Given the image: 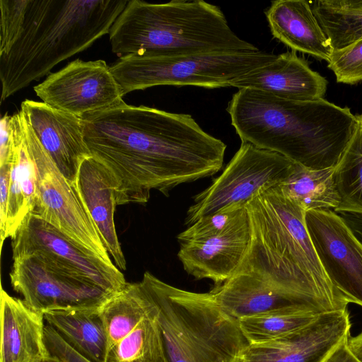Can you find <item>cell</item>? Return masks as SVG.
Here are the masks:
<instances>
[{
    "mask_svg": "<svg viewBox=\"0 0 362 362\" xmlns=\"http://www.w3.org/2000/svg\"><path fill=\"white\" fill-rule=\"evenodd\" d=\"M75 185L115 266L125 270L126 259L115 224L117 205L113 177L103 164L90 156L81 164Z\"/></svg>",
    "mask_w": 362,
    "mask_h": 362,
    "instance_id": "obj_20",
    "label": "cell"
},
{
    "mask_svg": "<svg viewBox=\"0 0 362 362\" xmlns=\"http://www.w3.org/2000/svg\"><path fill=\"white\" fill-rule=\"evenodd\" d=\"M294 163L277 153L250 143L241 145L223 173L194 197L185 221L190 226L199 218L235 205H244L261 193L279 185Z\"/></svg>",
    "mask_w": 362,
    "mask_h": 362,
    "instance_id": "obj_10",
    "label": "cell"
},
{
    "mask_svg": "<svg viewBox=\"0 0 362 362\" xmlns=\"http://www.w3.org/2000/svg\"><path fill=\"white\" fill-rule=\"evenodd\" d=\"M264 13L274 37L293 51L329 62L333 49L308 2L273 1Z\"/></svg>",
    "mask_w": 362,
    "mask_h": 362,
    "instance_id": "obj_22",
    "label": "cell"
},
{
    "mask_svg": "<svg viewBox=\"0 0 362 362\" xmlns=\"http://www.w3.org/2000/svg\"><path fill=\"white\" fill-rule=\"evenodd\" d=\"M334 167L310 169L298 163L279 189L306 212L311 210L336 211L340 204L334 178Z\"/></svg>",
    "mask_w": 362,
    "mask_h": 362,
    "instance_id": "obj_25",
    "label": "cell"
},
{
    "mask_svg": "<svg viewBox=\"0 0 362 362\" xmlns=\"http://www.w3.org/2000/svg\"><path fill=\"white\" fill-rule=\"evenodd\" d=\"M45 343L49 356L62 362H92L70 347L47 324L45 326Z\"/></svg>",
    "mask_w": 362,
    "mask_h": 362,
    "instance_id": "obj_32",
    "label": "cell"
},
{
    "mask_svg": "<svg viewBox=\"0 0 362 362\" xmlns=\"http://www.w3.org/2000/svg\"><path fill=\"white\" fill-rule=\"evenodd\" d=\"M210 292L221 308L237 320L280 313L329 312L315 301L280 290L250 274L235 273Z\"/></svg>",
    "mask_w": 362,
    "mask_h": 362,
    "instance_id": "obj_17",
    "label": "cell"
},
{
    "mask_svg": "<svg viewBox=\"0 0 362 362\" xmlns=\"http://www.w3.org/2000/svg\"><path fill=\"white\" fill-rule=\"evenodd\" d=\"M347 308L321 313L305 327L282 338L249 344L237 362H325L350 337Z\"/></svg>",
    "mask_w": 362,
    "mask_h": 362,
    "instance_id": "obj_15",
    "label": "cell"
},
{
    "mask_svg": "<svg viewBox=\"0 0 362 362\" xmlns=\"http://www.w3.org/2000/svg\"><path fill=\"white\" fill-rule=\"evenodd\" d=\"M328 68L337 81L346 84L362 82V39L339 49H333Z\"/></svg>",
    "mask_w": 362,
    "mask_h": 362,
    "instance_id": "obj_30",
    "label": "cell"
},
{
    "mask_svg": "<svg viewBox=\"0 0 362 362\" xmlns=\"http://www.w3.org/2000/svg\"><path fill=\"white\" fill-rule=\"evenodd\" d=\"M327 86V81L293 51L276 55L272 62L240 76L230 86L255 89L287 100L310 101L323 98Z\"/></svg>",
    "mask_w": 362,
    "mask_h": 362,
    "instance_id": "obj_19",
    "label": "cell"
},
{
    "mask_svg": "<svg viewBox=\"0 0 362 362\" xmlns=\"http://www.w3.org/2000/svg\"><path fill=\"white\" fill-rule=\"evenodd\" d=\"M226 110L241 142L314 170L337 164L358 123L349 107L324 98L291 100L251 88L238 89Z\"/></svg>",
    "mask_w": 362,
    "mask_h": 362,
    "instance_id": "obj_2",
    "label": "cell"
},
{
    "mask_svg": "<svg viewBox=\"0 0 362 362\" xmlns=\"http://www.w3.org/2000/svg\"><path fill=\"white\" fill-rule=\"evenodd\" d=\"M321 313H280L238 320L249 344H260L289 335L310 324Z\"/></svg>",
    "mask_w": 362,
    "mask_h": 362,
    "instance_id": "obj_29",
    "label": "cell"
},
{
    "mask_svg": "<svg viewBox=\"0 0 362 362\" xmlns=\"http://www.w3.org/2000/svg\"><path fill=\"white\" fill-rule=\"evenodd\" d=\"M44 317L78 354L92 362H106L109 346L100 307L52 310Z\"/></svg>",
    "mask_w": 362,
    "mask_h": 362,
    "instance_id": "obj_23",
    "label": "cell"
},
{
    "mask_svg": "<svg viewBox=\"0 0 362 362\" xmlns=\"http://www.w3.org/2000/svg\"><path fill=\"white\" fill-rule=\"evenodd\" d=\"M153 308V303L142 281L127 282L122 290L113 293L100 306L109 349L129 334Z\"/></svg>",
    "mask_w": 362,
    "mask_h": 362,
    "instance_id": "obj_24",
    "label": "cell"
},
{
    "mask_svg": "<svg viewBox=\"0 0 362 362\" xmlns=\"http://www.w3.org/2000/svg\"><path fill=\"white\" fill-rule=\"evenodd\" d=\"M250 223L246 204L204 216L177 235V253L185 272L215 286L229 279L249 246Z\"/></svg>",
    "mask_w": 362,
    "mask_h": 362,
    "instance_id": "obj_8",
    "label": "cell"
},
{
    "mask_svg": "<svg viewBox=\"0 0 362 362\" xmlns=\"http://www.w3.org/2000/svg\"><path fill=\"white\" fill-rule=\"evenodd\" d=\"M357 128L334 166V178L340 204L336 212L362 216V114Z\"/></svg>",
    "mask_w": 362,
    "mask_h": 362,
    "instance_id": "obj_27",
    "label": "cell"
},
{
    "mask_svg": "<svg viewBox=\"0 0 362 362\" xmlns=\"http://www.w3.org/2000/svg\"><path fill=\"white\" fill-rule=\"evenodd\" d=\"M10 182L6 211L0 221L1 247L12 238L33 210L37 196V170L29 141L30 127L19 111L10 117Z\"/></svg>",
    "mask_w": 362,
    "mask_h": 362,
    "instance_id": "obj_18",
    "label": "cell"
},
{
    "mask_svg": "<svg viewBox=\"0 0 362 362\" xmlns=\"http://www.w3.org/2000/svg\"><path fill=\"white\" fill-rule=\"evenodd\" d=\"M37 362H62V361H60L59 360H58L55 358H53V357H51L49 356L45 358H42V360H40Z\"/></svg>",
    "mask_w": 362,
    "mask_h": 362,
    "instance_id": "obj_37",
    "label": "cell"
},
{
    "mask_svg": "<svg viewBox=\"0 0 362 362\" xmlns=\"http://www.w3.org/2000/svg\"><path fill=\"white\" fill-rule=\"evenodd\" d=\"M141 281L157 310L165 362H237L249 342L211 292L183 290L148 272Z\"/></svg>",
    "mask_w": 362,
    "mask_h": 362,
    "instance_id": "obj_6",
    "label": "cell"
},
{
    "mask_svg": "<svg viewBox=\"0 0 362 362\" xmlns=\"http://www.w3.org/2000/svg\"><path fill=\"white\" fill-rule=\"evenodd\" d=\"M305 222L330 281L349 303L362 307V243L333 210H311Z\"/></svg>",
    "mask_w": 362,
    "mask_h": 362,
    "instance_id": "obj_13",
    "label": "cell"
},
{
    "mask_svg": "<svg viewBox=\"0 0 362 362\" xmlns=\"http://www.w3.org/2000/svg\"><path fill=\"white\" fill-rule=\"evenodd\" d=\"M338 214L362 243V216L348 212H338Z\"/></svg>",
    "mask_w": 362,
    "mask_h": 362,
    "instance_id": "obj_35",
    "label": "cell"
},
{
    "mask_svg": "<svg viewBox=\"0 0 362 362\" xmlns=\"http://www.w3.org/2000/svg\"><path fill=\"white\" fill-rule=\"evenodd\" d=\"M29 0H0V55L6 54L18 38Z\"/></svg>",
    "mask_w": 362,
    "mask_h": 362,
    "instance_id": "obj_31",
    "label": "cell"
},
{
    "mask_svg": "<svg viewBox=\"0 0 362 362\" xmlns=\"http://www.w3.org/2000/svg\"><path fill=\"white\" fill-rule=\"evenodd\" d=\"M48 106L82 118L122 101V94L104 60L77 59L33 87Z\"/></svg>",
    "mask_w": 362,
    "mask_h": 362,
    "instance_id": "obj_12",
    "label": "cell"
},
{
    "mask_svg": "<svg viewBox=\"0 0 362 362\" xmlns=\"http://www.w3.org/2000/svg\"><path fill=\"white\" fill-rule=\"evenodd\" d=\"M129 0H29L18 38L0 55L1 102L109 34Z\"/></svg>",
    "mask_w": 362,
    "mask_h": 362,
    "instance_id": "obj_4",
    "label": "cell"
},
{
    "mask_svg": "<svg viewBox=\"0 0 362 362\" xmlns=\"http://www.w3.org/2000/svg\"><path fill=\"white\" fill-rule=\"evenodd\" d=\"M348 339L339 344L325 362H361L350 350Z\"/></svg>",
    "mask_w": 362,
    "mask_h": 362,
    "instance_id": "obj_34",
    "label": "cell"
},
{
    "mask_svg": "<svg viewBox=\"0 0 362 362\" xmlns=\"http://www.w3.org/2000/svg\"><path fill=\"white\" fill-rule=\"evenodd\" d=\"M12 255L40 250L78 271L110 293L127 281L114 263H108L70 239L40 216L30 213L11 238Z\"/></svg>",
    "mask_w": 362,
    "mask_h": 362,
    "instance_id": "obj_14",
    "label": "cell"
},
{
    "mask_svg": "<svg viewBox=\"0 0 362 362\" xmlns=\"http://www.w3.org/2000/svg\"><path fill=\"white\" fill-rule=\"evenodd\" d=\"M91 156L110 171L117 205L145 204L151 189L165 196L175 187L210 177L226 149L191 115L124 101L81 118Z\"/></svg>",
    "mask_w": 362,
    "mask_h": 362,
    "instance_id": "obj_1",
    "label": "cell"
},
{
    "mask_svg": "<svg viewBox=\"0 0 362 362\" xmlns=\"http://www.w3.org/2000/svg\"><path fill=\"white\" fill-rule=\"evenodd\" d=\"M20 111L57 169L75 185L81 164L92 156L81 118L31 100H23Z\"/></svg>",
    "mask_w": 362,
    "mask_h": 362,
    "instance_id": "obj_16",
    "label": "cell"
},
{
    "mask_svg": "<svg viewBox=\"0 0 362 362\" xmlns=\"http://www.w3.org/2000/svg\"><path fill=\"white\" fill-rule=\"evenodd\" d=\"M106 362H165L154 303L140 323L109 349Z\"/></svg>",
    "mask_w": 362,
    "mask_h": 362,
    "instance_id": "obj_28",
    "label": "cell"
},
{
    "mask_svg": "<svg viewBox=\"0 0 362 362\" xmlns=\"http://www.w3.org/2000/svg\"><path fill=\"white\" fill-rule=\"evenodd\" d=\"M250 240L235 273L254 275L284 291L315 301L329 311L349 303L326 273L308 233L305 214L278 186L247 204Z\"/></svg>",
    "mask_w": 362,
    "mask_h": 362,
    "instance_id": "obj_3",
    "label": "cell"
},
{
    "mask_svg": "<svg viewBox=\"0 0 362 362\" xmlns=\"http://www.w3.org/2000/svg\"><path fill=\"white\" fill-rule=\"evenodd\" d=\"M109 37L119 58L132 54L180 56L259 50L231 30L218 6L203 0L163 4L129 0Z\"/></svg>",
    "mask_w": 362,
    "mask_h": 362,
    "instance_id": "obj_5",
    "label": "cell"
},
{
    "mask_svg": "<svg viewBox=\"0 0 362 362\" xmlns=\"http://www.w3.org/2000/svg\"><path fill=\"white\" fill-rule=\"evenodd\" d=\"M0 362H37L49 356L44 313L1 288Z\"/></svg>",
    "mask_w": 362,
    "mask_h": 362,
    "instance_id": "obj_21",
    "label": "cell"
},
{
    "mask_svg": "<svg viewBox=\"0 0 362 362\" xmlns=\"http://www.w3.org/2000/svg\"><path fill=\"white\" fill-rule=\"evenodd\" d=\"M348 346L356 358L362 362V332L355 337H349Z\"/></svg>",
    "mask_w": 362,
    "mask_h": 362,
    "instance_id": "obj_36",
    "label": "cell"
},
{
    "mask_svg": "<svg viewBox=\"0 0 362 362\" xmlns=\"http://www.w3.org/2000/svg\"><path fill=\"white\" fill-rule=\"evenodd\" d=\"M10 117L6 113L1 119L0 165L5 163L10 152Z\"/></svg>",
    "mask_w": 362,
    "mask_h": 362,
    "instance_id": "obj_33",
    "label": "cell"
},
{
    "mask_svg": "<svg viewBox=\"0 0 362 362\" xmlns=\"http://www.w3.org/2000/svg\"><path fill=\"white\" fill-rule=\"evenodd\" d=\"M29 141L37 170V196L31 213L105 262L113 263L76 185L59 172L30 127Z\"/></svg>",
    "mask_w": 362,
    "mask_h": 362,
    "instance_id": "obj_11",
    "label": "cell"
},
{
    "mask_svg": "<svg viewBox=\"0 0 362 362\" xmlns=\"http://www.w3.org/2000/svg\"><path fill=\"white\" fill-rule=\"evenodd\" d=\"M12 258L11 286L36 311L100 307L113 294L47 252L30 251Z\"/></svg>",
    "mask_w": 362,
    "mask_h": 362,
    "instance_id": "obj_9",
    "label": "cell"
},
{
    "mask_svg": "<svg viewBox=\"0 0 362 362\" xmlns=\"http://www.w3.org/2000/svg\"><path fill=\"white\" fill-rule=\"evenodd\" d=\"M312 4L333 49L362 39V0H317Z\"/></svg>",
    "mask_w": 362,
    "mask_h": 362,
    "instance_id": "obj_26",
    "label": "cell"
},
{
    "mask_svg": "<svg viewBox=\"0 0 362 362\" xmlns=\"http://www.w3.org/2000/svg\"><path fill=\"white\" fill-rule=\"evenodd\" d=\"M276 57L260 49L180 56L132 54L119 57L110 69L124 96L158 86H230L240 76Z\"/></svg>",
    "mask_w": 362,
    "mask_h": 362,
    "instance_id": "obj_7",
    "label": "cell"
}]
</instances>
